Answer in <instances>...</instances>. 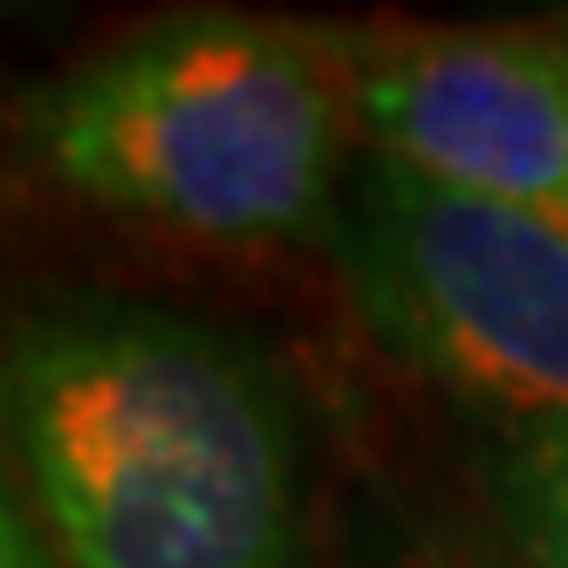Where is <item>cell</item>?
Wrapping results in <instances>:
<instances>
[{
    "label": "cell",
    "mask_w": 568,
    "mask_h": 568,
    "mask_svg": "<svg viewBox=\"0 0 568 568\" xmlns=\"http://www.w3.org/2000/svg\"><path fill=\"white\" fill-rule=\"evenodd\" d=\"M0 459L62 568H302L295 404L220 322L103 295L14 315Z\"/></svg>",
    "instance_id": "cell-1"
},
{
    "label": "cell",
    "mask_w": 568,
    "mask_h": 568,
    "mask_svg": "<svg viewBox=\"0 0 568 568\" xmlns=\"http://www.w3.org/2000/svg\"><path fill=\"white\" fill-rule=\"evenodd\" d=\"M14 131L97 213L220 247H329L356 116L336 34L192 8L42 75Z\"/></svg>",
    "instance_id": "cell-2"
},
{
    "label": "cell",
    "mask_w": 568,
    "mask_h": 568,
    "mask_svg": "<svg viewBox=\"0 0 568 568\" xmlns=\"http://www.w3.org/2000/svg\"><path fill=\"white\" fill-rule=\"evenodd\" d=\"M349 308L404 371L507 425L568 418V220L363 151L329 226Z\"/></svg>",
    "instance_id": "cell-3"
},
{
    "label": "cell",
    "mask_w": 568,
    "mask_h": 568,
    "mask_svg": "<svg viewBox=\"0 0 568 568\" xmlns=\"http://www.w3.org/2000/svg\"><path fill=\"white\" fill-rule=\"evenodd\" d=\"M336 49L371 158L568 220V34L390 28L336 34Z\"/></svg>",
    "instance_id": "cell-4"
},
{
    "label": "cell",
    "mask_w": 568,
    "mask_h": 568,
    "mask_svg": "<svg viewBox=\"0 0 568 568\" xmlns=\"http://www.w3.org/2000/svg\"><path fill=\"white\" fill-rule=\"evenodd\" d=\"M486 500L520 568H568V418L500 425L486 453Z\"/></svg>",
    "instance_id": "cell-5"
},
{
    "label": "cell",
    "mask_w": 568,
    "mask_h": 568,
    "mask_svg": "<svg viewBox=\"0 0 568 568\" xmlns=\"http://www.w3.org/2000/svg\"><path fill=\"white\" fill-rule=\"evenodd\" d=\"M0 568H62L55 541L42 535V520L28 514V500H21V486H14L8 466H0Z\"/></svg>",
    "instance_id": "cell-6"
},
{
    "label": "cell",
    "mask_w": 568,
    "mask_h": 568,
    "mask_svg": "<svg viewBox=\"0 0 568 568\" xmlns=\"http://www.w3.org/2000/svg\"><path fill=\"white\" fill-rule=\"evenodd\" d=\"M397 568H520L514 555H486V548H438V555H412Z\"/></svg>",
    "instance_id": "cell-7"
}]
</instances>
